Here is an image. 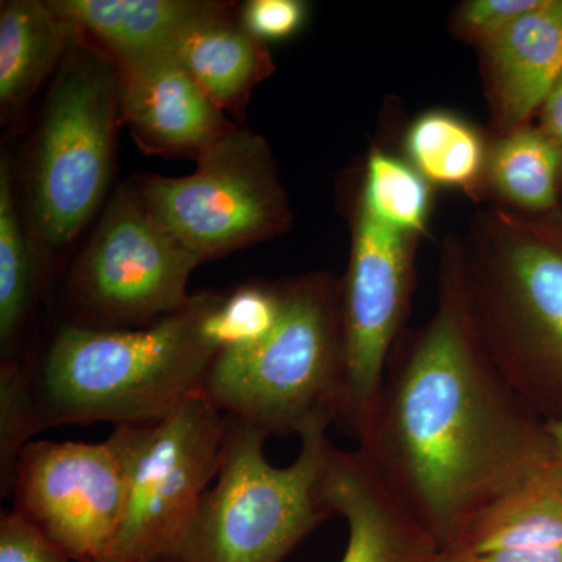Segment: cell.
I'll use <instances>...</instances> for the list:
<instances>
[{
  "mask_svg": "<svg viewBox=\"0 0 562 562\" xmlns=\"http://www.w3.org/2000/svg\"><path fill=\"white\" fill-rule=\"evenodd\" d=\"M357 442L441 550L557 453L476 339L447 250L438 308L395 342Z\"/></svg>",
  "mask_w": 562,
  "mask_h": 562,
  "instance_id": "cell-1",
  "label": "cell"
},
{
  "mask_svg": "<svg viewBox=\"0 0 562 562\" xmlns=\"http://www.w3.org/2000/svg\"><path fill=\"white\" fill-rule=\"evenodd\" d=\"M211 292L143 328L63 324L40 353L2 361L0 382L21 405L25 436L63 425L146 424L202 395L216 350L202 333Z\"/></svg>",
  "mask_w": 562,
  "mask_h": 562,
  "instance_id": "cell-2",
  "label": "cell"
},
{
  "mask_svg": "<svg viewBox=\"0 0 562 562\" xmlns=\"http://www.w3.org/2000/svg\"><path fill=\"white\" fill-rule=\"evenodd\" d=\"M446 250L490 360L539 419L562 422V210L487 206Z\"/></svg>",
  "mask_w": 562,
  "mask_h": 562,
  "instance_id": "cell-3",
  "label": "cell"
},
{
  "mask_svg": "<svg viewBox=\"0 0 562 562\" xmlns=\"http://www.w3.org/2000/svg\"><path fill=\"white\" fill-rule=\"evenodd\" d=\"M346 382L341 283L313 273L281 286L279 324L265 342L214 358L202 395L265 435L301 438L338 424Z\"/></svg>",
  "mask_w": 562,
  "mask_h": 562,
  "instance_id": "cell-4",
  "label": "cell"
},
{
  "mask_svg": "<svg viewBox=\"0 0 562 562\" xmlns=\"http://www.w3.org/2000/svg\"><path fill=\"white\" fill-rule=\"evenodd\" d=\"M228 417V416H227ZM330 425L302 432L286 468L265 457V432L228 417L216 483L171 553L177 562H281L331 516L324 497Z\"/></svg>",
  "mask_w": 562,
  "mask_h": 562,
  "instance_id": "cell-5",
  "label": "cell"
},
{
  "mask_svg": "<svg viewBox=\"0 0 562 562\" xmlns=\"http://www.w3.org/2000/svg\"><path fill=\"white\" fill-rule=\"evenodd\" d=\"M120 122L116 65L77 35L47 95L29 169L33 221L50 247L72 241L102 205Z\"/></svg>",
  "mask_w": 562,
  "mask_h": 562,
  "instance_id": "cell-6",
  "label": "cell"
},
{
  "mask_svg": "<svg viewBox=\"0 0 562 562\" xmlns=\"http://www.w3.org/2000/svg\"><path fill=\"white\" fill-rule=\"evenodd\" d=\"M228 417L203 395L162 419L117 425L125 468L124 516L102 562L171 554L220 473Z\"/></svg>",
  "mask_w": 562,
  "mask_h": 562,
  "instance_id": "cell-7",
  "label": "cell"
},
{
  "mask_svg": "<svg viewBox=\"0 0 562 562\" xmlns=\"http://www.w3.org/2000/svg\"><path fill=\"white\" fill-rule=\"evenodd\" d=\"M202 260L144 205L135 184L111 199L68 283L74 319L94 330L143 328L187 308Z\"/></svg>",
  "mask_w": 562,
  "mask_h": 562,
  "instance_id": "cell-8",
  "label": "cell"
},
{
  "mask_svg": "<svg viewBox=\"0 0 562 562\" xmlns=\"http://www.w3.org/2000/svg\"><path fill=\"white\" fill-rule=\"evenodd\" d=\"M184 177L139 173L135 184L150 213L202 261L281 233L291 221L271 150L236 128L195 158Z\"/></svg>",
  "mask_w": 562,
  "mask_h": 562,
  "instance_id": "cell-9",
  "label": "cell"
},
{
  "mask_svg": "<svg viewBox=\"0 0 562 562\" xmlns=\"http://www.w3.org/2000/svg\"><path fill=\"white\" fill-rule=\"evenodd\" d=\"M124 460L106 441H32L11 484L13 509L72 562H102L124 516Z\"/></svg>",
  "mask_w": 562,
  "mask_h": 562,
  "instance_id": "cell-10",
  "label": "cell"
},
{
  "mask_svg": "<svg viewBox=\"0 0 562 562\" xmlns=\"http://www.w3.org/2000/svg\"><path fill=\"white\" fill-rule=\"evenodd\" d=\"M416 236L383 225L358 202L349 271L342 281L346 401L338 427L358 441L382 390L413 284Z\"/></svg>",
  "mask_w": 562,
  "mask_h": 562,
  "instance_id": "cell-11",
  "label": "cell"
},
{
  "mask_svg": "<svg viewBox=\"0 0 562 562\" xmlns=\"http://www.w3.org/2000/svg\"><path fill=\"white\" fill-rule=\"evenodd\" d=\"M114 65L120 74L121 122L140 149L195 160L238 128L171 50Z\"/></svg>",
  "mask_w": 562,
  "mask_h": 562,
  "instance_id": "cell-12",
  "label": "cell"
},
{
  "mask_svg": "<svg viewBox=\"0 0 562 562\" xmlns=\"http://www.w3.org/2000/svg\"><path fill=\"white\" fill-rule=\"evenodd\" d=\"M322 484L328 508L349 528L341 562H436L438 542L360 450L331 443Z\"/></svg>",
  "mask_w": 562,
  "mask_h": 562,
  "instance_id": "cell-13",
  "label": "cell"
},
{
  "mask_svg": "<svg viewBox=\"0 0 562 562\" xmlns=\"http://www.w3.org/2000/svg\"><path fill=\"white\" fill-rule=\"evenodd\" d=\"M482 47L502 131L530 125L562 74V0H542Z\"/></svg>",
  "mask_w": 562,
  "mask_h": 562,
  "instance_id": "cell-14",
  "label": "cell"
},
{
  "mask_svg": "<svg viewBox=\"0 0 562 562\" xmlns=\"http://www.w3.org/2000/svg\"><path fill=\"white\" fill-rule=\"evenodd\" d=\"M52 9L114 63L171 50L195 22L228 10L202 0H49Z\"/></svg>",
  "mask_w": 562,
  "mask_h": 562,
  "instance_id": "cell-15",
  "label": "cell"
},
{
  "mask_svg": "<svg viewBox=\"0 0 562 562\" xmlns=\"http://www.w3.org/2000/svg\"><path fill=\"white\" fill-rule=\"evenodd\" d=\"M228 10L195 22L177 40L173 57L222 111L241 117L254 88L271 76V52Z\"/></svg>",
  "mask_w": 562,
  "mask_h": 562,
  "instance_id": "cell-16",
  "label": "cell"
},
{
  "mask_svg": "<svg viewBox=\"0 0 562 562\" xmlns=\"http://www.w3.org/2000/svg\"><path fill=\"white\" fill-rule=\"evenodd\" d=\"M562 547V460L554 453L441 552L480 554Z\"/></svg>",
  "mask_w": 562,
  "mask_h": 562,
  "instance_id": "cell-17",
  "label": "cell"
},
{
  "mask_svg": "<svg viewBox=\"0 0 562 562\" xmlns=\"http://www.w3.org/2000/svg\"><path fill=\"white\" fill-rule=\"evenodd\" d=\"M77 33L49 2L9 0L0 7V105L3 117L24 109L65 60Z\"/></svg>",
  "mask_w": 562,
  "mask_h": 562,
  "instance_id": "cell-18",
  "label": "cell"
},
{
  "mask_svg": "<svg viewBox=\"0 0 562 562\" xmlns=\"http://www.w3.org/2000/svg\"><path fill=\"white\" fill-rule=\"evenodd\" d=\"M487 180L512 209L527 214L562 210V161L541 128L506 133L487 154Z\"/></svg>",
  "mask_w": 562,
  "mask_h": 562,
  "instance_id": "cell-19",
  "label": "cell"
},
{
  "mask_svg": "<svg viewBox=\"0 0 562 562\" xmlns=\"http://www.w3.org/2000/svg\"><path fill=\"white\" fill-rule=\"evenodd\" d=\"M413 168L430 183L471 190L486 172L487 154L480 133L443 111L422 114L405 139Z\"/></svg>",
  "mask_w": 562,
  "mask_h": 562,
  "instance_id": "cell-20",
  "label": "cell"
},
{
  "mask_svg": "<svg viewBox=\"0 0 562 562\" xmlns=\"http://www.w3.org/2000/svg\"><path fill=\"white\" fill-rule=\"evenodd\" d=\"M36 294V272L14 202L9 160L0 166V353L21 357V338Z\"/></svg>",
  "mask_w": 562,
  "mask_h": 562,
  "instance_id": "cell-21",
  "label": "cell"
},
{
  "mask_svg": "<svg viewBox=\"0 0 562 562\" xmlns=\"http://www.w3.org/2000/svg\"><path fill=\"white\" fill-rule=\"evenodd\" d=\"M280 314L281 286L247 283L231 294L211 292L202 333L217 355L244 353L271 336Z\"/></svg>",
  "mask_w": 562,
  "mask_h": 562,
  "instance_id": "cell-22",
  "label": "cell"
},
{
  "mask_svg": "<svg viewBox=\"0 0 562 562\" xmlns=\"http://www.w3.org/2000/svg\"><path fill=\"white\" fill-rule=\"evenodd\" d=\"M360 203L386 227L417 238L427 228L430 188L413 165L373 150L366 165Z\"/></svg>",
  "mask_w": 562,
  "mask_h": 562,
  "instance_id": "cell-23",
  "label": "cell"
},
{
  "mask_svg": "<svg viewBox=\"0 0 562 562\" xmlns=\"http://www.w3.org/2000/svg\"><path fill=\"white\" fill-rule=\"evenodd\" d=\"M541 2L542 0H471L458 11V33L482 46Z\"/></svg>",
  "mask_w": 562,
  "mask_h": 562,
  "instance_id": "cell-24",
  "label": "cell"
},
{
  "mask_svg": "<svg viewBox=\"0 0 562 562\" xmlns=\"http://www.w3.org/2000/svg\"><path fill=\"white\" fill-rule=\"evenodd\" d=\"M306 5L301 0H250L239 24L261 43L290 38L301 31Z\"/></svg>",
  "mask_w": 562,
  "mask_h": 562,
  "instance_id": "cell-25",
  "label": "cell"
},
{
  "mask_svg": "<svg viewBox=\"0 0 562 562\" xmlns=\"http://www.w3.org/2000/svg\"><path fill=\"white\" fill-rule=\"evenodd\" d=\"M0 562H72L16 513L0 517Z\"/></svg>",
  "mask_w": 562,
  "mask_h": 562,
  "instance_id": "cell-26",
  "label": "cell"
},
{
  "mask_svg": "<svg viewBox=\"0 0 562 562\" xmlns=\"http://www.w3.org/2000/svg\"><path fill=\"white\" fill-rule=\"evenodd\" d=\"M436 562H562V547L498 550L480 554L439 552Z\"/></svg>",
  "mask_w": 562,
  "mask_h": 562,
  "instance_id": "cell-27",
  "label": "cell"
},
{
  "mask_svg": "<svg viewBox=\"0 0 562 562\" xmlns=\"http://www.w3.org/2000/svg\"><path fill=\"white\" fill-rule=\"evenodd\" d=\"M538 116V127L552 140L562 161V74L542 102Z\"/></svg>",
  "mask_w": 562,
  "mask_h": 562,
  "instance_id": "cell-28",
  "label": "cell"
},
{
  "mask_svg": "<svg viewBox=\"0 0 562 562\" xmlns=\"http://www.w3.org/2000/svg\"><path fill=\"white\" fill-rule=\"evenodd\" d=\"M547 425V431H549L550 438L554 446V450L560 454L562 460V422H550Z\"/></svg>",
  "mask_w": 562,
  "mask_h": 562,
  "instance_id": "cell-29",
  "label": "cell"
},
{
  "mask_svg": "<svg viewBox=\"0 0 562 562\" xmlns=\"http://www.w3.org/2000/svg\"><path fill=\"white\" fill-rule=\"evenodd\" d=\"M143 562H177L173 560L171 554H162V557L151 558V560L143 561Z\"/></svg>",
  "mask_w": 562,
  "mask_h": 562,
  "instance_id": "cell-30",
  "label": "cell"
}]
</instances>
